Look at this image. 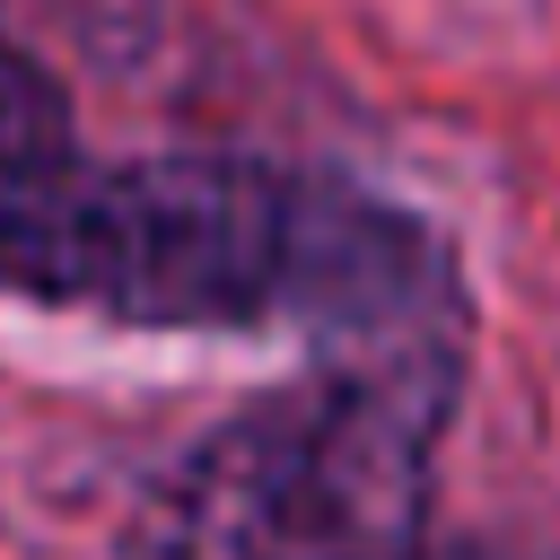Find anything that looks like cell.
Returning a JSON list of instances; mask_svg holds the SVG:
<instances>
[{"mask_svg": "<svg viewBox=\"0 0 560 560\" xmlns=\"http://www.w3.org/2000/svg\"><path fill=\"white\" fill-rule=\"evenodd\" d=\"M61 35L88 61H131L158 35V0H0V35Z\"/></svg>", "mask_w": 560, "mask_h": 560, "instance_id": "obj_4", "label": "cell"}, {"mask_svg": "<svg viewBox=\"0 0 560 560\" xmlns=\"http://www.w3.org/2000/svg\"><path fill=\"white\" fill-rule=\"evenodd\" d=\"M464 350L376 341L315 368L210 438L140 499V560H420Z\"/></svg>", "mask_w": 560, "mask_h": 560, "instance_id": "obj_2", "label": "cell"}, {"mask_svg": "<svg viewBox=\"0 0 560 560\" xmlns=\"http://www.w3.org/2000/svg\"><path fill=\"white\" fill-rule=\"evenodd\" d=\"M420 560H560V551H525V542H464V551H420Z\"/></svg>", "mask_w": 560, "mask_h": 560, "instance_id": "obj_5", "label": "cell"}, {"mask_svg": "<svg viewBox=\"0 0 560 560\" xmlns=\"http://www.w3.org/2000/svg\"><path fill=\"white\" fill-rule=\"evenodd\" d=\"M79 149L70 131V96L44 70V52H26L18 35H0V175H26L44 158Z\"/></svg>", "mask_w": 560, "mask_h": 560, "instance_id": "obj_3", "label": "cell"}, {"mask_svg": "<svg viewBox=\"0 0 560 560\" xmlns=\"http://www.w3.org/2000/svg\"><path fill=\"white\" fill-rule=\"evenodd\" d=\"M0 298L131 332L464 341L455 254L420 210L236 149H61L0 175Z\"/></svg>", "mask_w": 560, "mask_h": 560, "instance_id": "obj_1", "label": "cell"}]
</instances>
